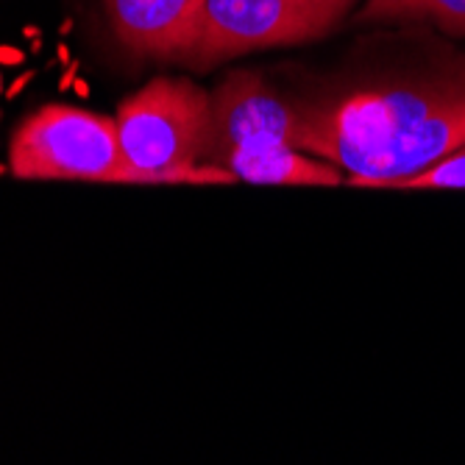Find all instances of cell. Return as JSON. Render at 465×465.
<instances>
[{
	"mask_svg": "<svg viewBox=\"0 0 465 465\" xmlns=\"http://www.w3.org/2000/svg\"><path fill=\"white\" fill-rule=\"evenodd\" d=\"M307 4H312V6H318V9H326V12L337 15V17H346L349 9L357 4V0H307Z\"/></svg>",
	"mask_w": 465,
	"mask_h": 465,
	"instance_id": "9c48e42d",
	"label": "cell"
},
{
	"mask_svg": "<svg viewBox=\"0 0 465 465\" xmlns=\"http://www.w3.org/2000/svg\"><path fill=\"white\" fill-rule=\"evenodd\" d=\"M385 190H465V145L446 153L427 171L399 179Z\"/></svg>",
	"mask_w": 465,
	"mask_h": 465,
	"instance_id": "ba28073f",
	"label": "cell"
},
{
	"mask_svg": "<svg viewBox=\"0 0 465 465\" xmlns=\"http://www.w3.org/2000/svg\"><path fill=\"white\" fill-rule=\"evenodd\" d=\"M341 20L307 0H203L201 36L187 64L206 70L248 51L312 42Z\"/></svg>",
	"mask_w": 465,
	"mask_h": 465,
	"instance_id": "5b68a950",
	"label": "cell"
},
{
	"mask_svg": "<svg viewBox=\"0 0 465 465\" xmlns=\"http://www.w3.org/2000/svg\"><path fill=\"white\" fill-rule=\"evenodd\" d=\"M106 12L134 56L187 62L201 36L203 0H106Z\"/></svg>",
	"mask_w": 465,
	"mask_h": 465,
	"instance_id": "8992f818",
	"label": "cell"
},
{
	"mask_svg": "<svg viewBox=\"0 0 465 465\" xmlns=\"http://www.w3.org/2000/svg\"><path fill=\"white\" fill-rule=\"evenodd\" d=\"M360 23H427L451 36H465V0H365Z\"/></svg>",
	"mask_w": 465,
	"mask_h": 465,
	"instance_id": "52a82bcc",
	"label": "cell"
},
{
	"mask_svg": "<svg viewBox=\"0 0 465 465\" xmlns=\"http://www.w3.org/2000/svg\"><path fill=\"white\" fill-rule=\"evenodd\" d=\"M299 134V106L276 95L257 73H234L209 95V137L201 162L242 182L257 162L290 148L302 151Z\"/></svg>",
	"mask_w": 465,
	"mask_h": 465,
	"instance_id": "277c9868",
	"label": "cell"
},
{
	"mask_svg": "<svg viewBox=\"0 0 465 465\" xmlns=\"http://www.w3.org/2000/svg\"><path fill=\"white\" fill-rule=\"evenodd\" d=\"M9 162L20 179L125 182L117 123L62 104L42 106L20 125Z\"/></svg>",
	"mask_w": 465,
	"mask_h": 465,
	"instance_id": "3957f363",
	"label": "cell"
},
{
	"mask_svg": "<svg viewBox=\"0 0 465 465\" xmlns=\"http://www.w3.org/2000/svg\"><path fill=\"white\" fill-rule=\"evenodd\" d=\"M125 182L232 184L229 171L203 164L209 95L190 78H153L117 109Z\"/></svg>",
	"mask_w": 465,
	"mask_h": 465,
	"instance_id": "7a4b0ae2",
	"label": "cell"
},
{
	"mask_svg": "<svg viewBox=\"0 0 465 465\" xmlns=\"http://www.w3.org/2000/svg\"><path fill=\"white\" fill-rule=\"evenodd\" d=\"M302 151L349 171L351 187H391L465 145V56L302 104Z\"/></svg>",
	"mask_w": 465,
	"mask_h": 465,
	"instance_id": "6da1fadb",
	"label": "cell"
}]
</instances>
